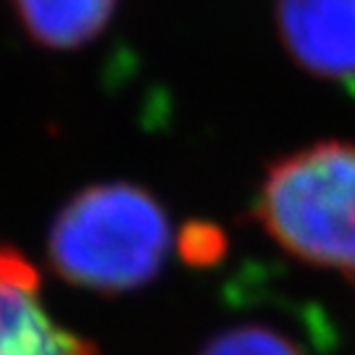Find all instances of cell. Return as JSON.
I'll return each instance as SVG.
<instances>
[{
	"label": "cell",
	"mask_w": 355,
	"mask_h": 355,
	"mask_svg": "<svg viewBox=\"0 0 355 355\" xmlns=\"http://www.w3.org/2000/svg\"><path fill=\"white\" fill-rule=\"evenodd\" d=\"M171 248L164 208L145 190L114 182L79 192L51 229V261L76 287L124 292L150 282Z\"/></svg>",
	"instance_id": "obj_1"
},
{
	"label": "cell",
	"mask_w": 355,
	"mask_h": 355,
	"mask_svg": "<svg viewBox=\"0 0 355 355\" xmlns=\"http://www.w3.org/2000/svg\"><path fill=\"white\" fill-rule=\"evenodd\" d=\"M258 218L292 255L355 277V145L321 142L271 166Z\"/></svg>",
	"instance_id": "obj_2"
},
{
	"label": "cell",
	"mask_w": 355,
	"mask_h": 355,
	"mask_svg": "<svg viewBox=\"0 0 355 355\" xmlns=\"http://www.w3.org/2000/svg\"><path fill=\"white\" fill-rule=\"evenodd\" d=\"M277 26L305 71L355 87V0H277Z\"/></svg>",
	"instance_id": "obj_3"
},
{
	"label": "cell",
	"mask_w": 355,
	"mask_h": 355,
	"mask_svg": "<svg viewBox=\"0 0 355 355\" xmlns=\"http://www.w3.org/2000/svg\"><path fill=\"white\" fill-rule=\"evenodd\" d=\"M0 355H98L53 321L40 300L37 271L11 248H0Z\"/></svg>",
	"instance_id": "obj_4"
},
{
	"label": "cell",
	"mask_w": 355,
	"mask_h": 355,
	"mask_svg": "<svg viewBox=\"0 0 355 355\" xmlns=\"http://www.w3.org/2000/svg\"><path fill=\"white\" fill-rule=\"evenodd\" d=\"M24 29L32 37L71 51L95 40L114 19L119 0H11Z\"/></svg>",
	"instance_id": "obj_5"
},
{
	"label": "cell",
	"mask_w": 355,
	"mask_h": 355,
	"mask_svg": "<svg viewBox=\"0 0 355 355\" xmlns=\"http://www.w3.org/2000/svg\"><path fill=\"white\" fill-rule=\"evenodd\" d=\"M200 355H305L287 334L261 327L242 324L216 334Z\"/></svg>",
	"instance_id": "obj_6"
}]
</instances>
